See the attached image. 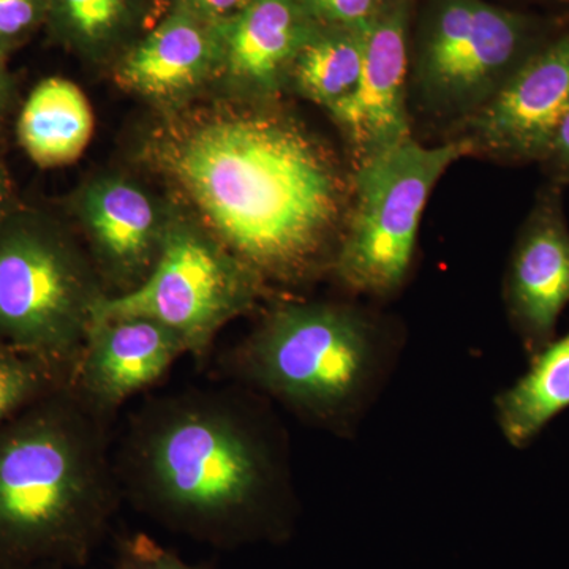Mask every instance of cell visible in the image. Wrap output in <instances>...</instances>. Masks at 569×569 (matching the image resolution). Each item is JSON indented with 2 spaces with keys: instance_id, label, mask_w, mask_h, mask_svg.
Here are the masks:
<instances>
[{
  "instance_id": "6da1fadb",
  "label": "cell",
  "mask_w": 569,
  "mask_h": 569,
  "mask_svg": "<svg viewBox=\"0 0 569 569\" xmlns=\"http://www.w3.org/2000/svg\"><path fill=\"white\" fill-rule=\"evenodd\" d=\"M274 100L170 116L142 151L198 223L272 290L331 276L353 197L351 164Z\"/></svg>"
},
{
  "instance_id": "7a4b0ae2",
  "label": "cell",
  "mask_w": 569,
  "mask_h": 569,
  "mask_svg": "<svg viewBox=\"0 0 569 569\" xmlns=\"http://www.w3.org/2000/svg\"><path fill=\"white\" fill-rule=\"evenodd\" d=\"M269 403L234 383L146 400L112 458L122 500L213 549L290 541L299 501L287 433Z\"/></svg>"
},
{
  "instance_id": "3957f363",
  "label": "cell",
  "mask_w": 569,
  "mask_h": 569,
  "mask_svg": "<svg viewBox=\"0 0 569 569\" xmlns=\"http://www.w3.org/2000/svg\"><path fill=\"white\" fill-rule=\"evenodd\" d=\"M108 429L70 383L0 426V565L91 561L122 501Z\"/></svg>"
},
{
  "instance_id": "277c9868",
  "label": "cell",
  "mask_w": 569,
  "mask_h": 569,
  "mask_svg": "<svg viewBox=\"0 0 569 569\" xmlns=\"http://www.w3.org/2000/svg\"><path fill=\"white\" fill-rule=\"evenodd\" d=\"M403 347L402 329L372 309L287 299L223 355L222 369L234 385L305 425L353 438L395 376Z\"/></svg>"
},
{
  "instance_id": "5b68a950",
  "label": "cell",
  "mask_w": 569,
  "mask_h": 569,
  "mask_svg": "<svg viewBox=\"0 0 569 569\" xmlns=\"http://www.w3.org/2000/svg\"><path fill=\"white\" fill-rule=\"evenodd\" d=\"M108 296L91 254L48 217L0 219V343L40 356L73 376Z\"/></svg>"
},
{
  "instance_id": "8992f818",
  "label": "cell",
  "mask_w": 569,
  "mask_h": 569,
  "mask_svg": "<svg viewBox=\"0 0 569 569\" xmlns=\"http://www.w3.org/2000/svg\"><path fill=\"white\" fill-rule=\"evenodd\" d=\"M567 17L489 0H427L411 40L410 92L419 110L458 127Z\"/></svg>"
},
{
  "instance_id": "52a82bcc",
  "label": "cell",
  "mask_w": 569,
  "mask_h": 569,
  "mask_svg": "<svg viewBox=\"0 0 569 569\" xmlns=\"http://www.w3.org/2000/svg\"><path fill=\"white\" fill-rule=\"evenodd\" d=\"M473 157L467 140L426 146L411 138L353 167V197L331 279L362 298H395L417 257L430 194L451 164Z\"/></svg>"
},
{
  "instance_id": "ba28073f",
  "label": "cell",
  "mask_w": 569,
  "mask_h": 569,
  "mask_svg": "<svg viewBox=\"0 0 569 569\" xmlns=\"http://www.w3.org/2000/svg\"><path fill=\"white\" fill-rule=\"evenodd\" d=\"M269 291L200 223L170 219L151 274L127 293L100 299L93 320L149 318L181 337L189 355L204 359L224 326L252 312Z\"/></svg>"
},
{
  "instance_id": "9c48e42d",
  "label": "cell",
  "mask_w": 569,
  "mask_h": 569,
  "mask_svg": "<svg viewBox=\"0 0 569 569\" xmlns=\"http://www.w3.org/2000/svg\"><path fill=\"white\" fill-rule=\"evenodd\" d=\"M568 110L569 14L452 138L496 162L539 163Z\"/></svg>"
},
{
  "instance_id": "30bf717a",
  "label": "cell",
  "mask_w": 569,
  "mask_h": 569,
  "mask_svg": "<svg viewBox=\"0 0 569 569\" xmlns=\"http://www.w3.org/2000/svg\"><path fill=\"white\" fill-rule=\"evenodd\" d=\"M413 11L415 0H387L367 22L358 88L328 111L351 168L413 138L408 111Z\"/></svg>"
},
{
  "instance_id": "8fae6325",
  "label": "cell",
  "mask_w": 569,
  "mask_h": 569,
  "mask_svg": "<svg viewBox=\"0 0 569 569\" xmlns=\"http://www.w3.org/2000/svg\"><path fill=\"white\" fill-rule=\"evenodd\" d=\"M563 190L550 182L538 190L505 269V312L529 361L557 339V326L569 305V224Z\"/></svg>"
},
{
  "instance_id": "7c38bea8",
  "label": "cell",
  "mask_w": 569,
  "mask_h": 569,
  "mask_svg": "<svg viewBox=\"0 0 569 569\" xmlns=\"http://www.w3.org/2000/svg\"><path fill=\"white\" fill-rule=\"evenodd\" d=\"M186 355L181 337L149 318L93 320L70 385L111 421L127 400L159 383Z\"/></svg>"
},
{
  "instance_id": "4fadbf2b",
  "label": "cell",
  "mask_w": 569,
  "mask_h": 569,
  "mask_svg": "<svg viewBox=\"0 0 569 569\" xmlns=\"http://www.w3.org/2000/svg\"><path fill=\"white\" fill-rule=\"evenodd\" d=\"M77 212L108 296L151 274L170 219L142 187L119 176L96 179L78 194Z\"/></svg>"
},
{
  "instance_id": "5bb4252c",
  "label": "cell",
  "mask_w": 569,
  "mask_h": 569,
  "mask_svg": "<svg viewBox=\"0 0 569 569\" xmlns=\"http://www.w3.org/2000/svg\"><path fill=\"white\" fill-rule=\"evenodd\" d=\"M301 0H249L220 24L222 71L242 97L277 99L302 44L317 29Z\"/></svg>"
},
{
  "instance_id": "9a60e30c",
  "label": "cell",
  "mask_w": 569,
  "mask_h": 569,
  "mask_svg": "<svg viewBox=\"0 0 569 569\" xmlns=\"http://www.w3.org/2000/svg\"><path fill=\"white\" fill-rule=\"evenodd\" d=\"M220 24L178 9L119 62L116 80L126 91L149 99L173 100L203 86L222 71Z\"/></svg>"
},
{
  "instance_id": "2e32d148",
  "label": "cell",
  "mask_w": 569,
  "mask_h": 569,
  "mask_svg": "<svg viewBox=\"0 0 569 569\" xmlns=\"http://www.w3.org/2000/svg\"><path fill=\"white\" fill-rule=\"evenodd\" d=\"M93 111L80 86L48 78L33 88L18 119V138L33 163L63 167L80 159L93 133Z\"/></svg>"
},
{
  "instance_id": "e0dca14e",
  "label": "cell",
  "mask_w": 569,
  "mask_h": 569,
  "mask_svg": "<svg viewBox=\"0 0 569 569\" xmlns=\"http://www.w3.org/2000/svg\"><path fill=\"white\" fill-rule=\"evenodd\" d=\"M569 408V332L557 337L511 387L493 399L496 421L512 448L530 447Z\"/></svg>"
},
{
  "instance_id": "ac0fdd59",
  "label": "cell",
  "mask_w": 569,
  "mask_h": 569,
  "mask_svg": "<svg viewBox=\"0 0 569 569\" xmlns=\"http://www.w3.org/2000/svg\"><path fill=\"white\" fill-rule=\"evenodd\" d=\"M366 26L318 24L291 63L287 88L326 112L350 99L361 78Z\"/></svg>"
},
{
  "instance_id": "d6986e66",
  "label": "cell",
  "mask_w": 569,
  "mask_h": 569,
  "mask_svg": "<svg viewBox=\"0 0 569 569\" xmlns=\"http://www.w3.org/2000/svg\"><path fill=\"white\" fill-rule=\"evenodd\" d=\"M141 0H50L48 18L77 50L100 56L132 29Z\"/></svg>"
},
{
  "instance_id": "ffe728a7",
  "label": "cell",
  "mask_w": 569,
  "mask_h": 569,
  "mask_svg": "<svg viewBox=\"0 0 569 569\" xmlns=\"http://www.w3.org/2000/svg\"><path fill=\"white\" fill-rule=\"evenodd\" d=\"M70 380L69 370L0 343V426Z\"/></svg>"
},
{
  "instance_id": "44dd1931",
  "label": "cell",
  "mask_w": 569,
  "mask_h": 569,
  "mask_svg": "<svg viewBox=\"0 0 569 569\" xmlns=\"http://www.w3.org/2000/svg\"><path fill=\"white\" fill-rule=\"evenodd\" d=\"M110 569H219L211 563H192L146 533L119 539Z\"/></svg>"
},
{
  "instance_id": "7402d4cb",
  "label": "cell",
  "mask_w": 569,
  "mask_h": 569,
  "mask_svg": "<svg viewBox=\"0 0 569 569\" xmlns=\"http://www.w3.org/2000/svg\"><path fill=\"white\" fill-rule=\"evenodd\" d=\"M50 0H0V50L21 43L47 20Z\"/></svg>"
},
{
  "instance_id": "603a6c76",
  "label": "cell",
  "mask_w": 569,
  "mask_h": 569,
  "mask_svg": "<svg viewBox=\"0 0 569 569\" xmlns=\"http://www.w3.org/2000/svg\"><path fill=\"white\" fill-rule=\"evenodd\" d=\"M387 0H301L310 18L320 26L359 28L372 20Z\"/></svg>"
},
{
  "instance_id": "cb8c5ba5",
  "label": "cell",
  "mask_w": 569,
  "mask_h": 569,
  "mask_svg": "<svg viewBox=\"0 0 569 569\" xmlns=\"http://www.w3.org/2000/svg\"><path fill=\"white\" fill-rule=\"evenodd\" d=\"M539 167L545 171L548 182L556 186H569V110L561 118Z\"/></svg>"
},
{
  "instance_id": "d4e9b609",
  "label": "cell",
  "mask_w": 569,
  "mask_h": 569,
  "mask_svg": "<svg viewBox=\"0 0 569 569\" xmlns=\"http://www.w3.org/2000/svg\"><path fill=\"white\" fill-rule=\"evenodd\" d=\"M247 3L249 0H179V7L213 24L230 21Z\"/></svg>"
},
{
  "instance_id": "484cf974",
  "label": "cell",
  "mask_w": 569,
  "mask_h": 569,
  "mask_svg": "<svg viewBox=\"0 0 569 569\" xmlns=\"http://www.w3.org/2000/svg\"><path fill=\"white\" fill-rule=\"evenodd\" d=\"M11 193L9 173L0 163V219L11 211Z\"/></svg>"
},
{
  "instance_id": "4316f807",
  "label": "cell",
  "mask_w": 569,
  "mask_h": 569,
  "mask_svg": "<svg viewBox=\"0 0 569 569\" xmlns=\"http://www.w3.org/2000/svg\"><path fill=\"white\" fill-rule=\"evenodd\" d=\"M11 93V81L6 67V52L0 50V112L6 110Z\"/></svg>"
},
{
  "instance_id": "83f0119b",
  "label": "cell",
  "mask_w": 569,
  "mask_h": 569,
  "mask_svg": "<svg viewBox=\"0 0 569 569\" xmlns=\"http://www.w3.org/2000/svg\"><path fill=\"white\" fill-rule=\"evenodd\" d=\"M0 569H67L62 565L48 563V561H40V563H3Z\"/></svg>"
},
{
  "instance_id": "f1b7e54d",
  "label": "cell",
  "mask_w": 569,
  "mask_h": 569,
  "mask_svg": "<svg viewBox=\"0 0 569 569\" xmlns=\"http://www.w3.org/2000/svg\"><path fill=\"white\" fill-rule=\"evenodd\" d=\"M523 2L552 3V6H565V3H569V0H523Z\"/></svg>"
}]
</instances>
